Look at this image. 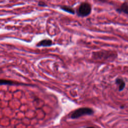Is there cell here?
<instances>
[{
  "instance_id": "6",
  "label": "cell",
  "mask_w": 128,
  "mask_h": 128,
  "mask_svg": "<svg viewBox=\"0 0 128 128\" xmlns=\"http://www.w3.org/2000/svg\"><path fill=\"white\" fill-rule=\"evenodd\" d=\"M116 10L118 12H123L127 14H128V3L124 2L123 3L120 8Z\"/></svg>"
},
{
  "instance_id": "7",
  "label": "cell",
  "mask_w": 128,
  "mask_h": 128,
  "mask_svg": "<svg viewBox=\"0 0 128 128\" xmlns=\"http://www.w3.org/2000/svg\"><path fill=\"white\" fill-rule=\"evenodd\" d=\"M0 85L2 84H6V85H20V83L14 82V81H12L10 80H3L1 79L0 80Z\"/></svg>"
},
{
  "instance_id": "9",
  "label": "cell",
  "mask_w": 128,
  "mask_h": 128,
  "mask_svg": "<svg viewBox=\"0 0 128 128\" xmlns=\"http://www.w3.org/2000/svg\"><path fill=\"white\" fill-rule=\"evenodd\" d=\"M94 128L90 126V127H87V128Z\"/></svg>"
},
{
  "instance_id": "4",
  "label": "cell",
  "mask_w": 128,
  "mask_h": 128,
  "mask_svg": "<svg viewBox=\"0 0 128 128\" xmlns=\"http://www.w3.org/2000/svg\"><path fill=\"white\" fill-rule=\"evenodd\" d=\"M60 8L62 10L66 12H68L70 14H74L76 13L75 10L74 9V8L69 6L63 5V6H60Z\"/></svg>"
},
{
  "instance_id": "1",
  "label": "cell",
  "mask_w": 128,
  "mask_h": 128,
  "mask_svg": "<svg viewBox=\"0 0 128 128\" xmlns=\"http://www.w3.org/2000/svg\"><path fill=\"white\" fill-rule=\"evenodd\" d=\"M92 11V6L90 3L84 2L80 4L76 10L78 16L84 17L88 16Z\"/></svg>"
},
{
  "instance_id": "5",
  "label": "cell",
  "mask_w": 128,
  "mask_h": 128,
  "mask_svg": "<svg viewBox=\"0 0 128 128\" xmlns=\"http://www.w3.org/2000/svg\"><path fill=\"white\" fill-rule=\"evenodd\" d=\"M116 84L118 86V90L119 91H122L124 90V88L125 87V82L122 79L120 78H117L115 80Z\"/></svg>"
},
{
  "instance_id": "3",
  "label": "cell",
  "mask_w": 128,
  "mask_h": 128,
  "mask_svg": "<svg viewBox=\"0 0 128 128\" xmlns=\"http://www.w3.org/2000/svg\"><path fill=\"white\" fill-rule=\"evenodd\" d=\"M53 44L52 41L48 38H46L38 42L36 46L38 47H40V46H44V47H48L52 46Z\"/></svg>"
},
{
  "instance_id": "8",
  "label": "cell",
  "mask_w": 128,
  "mask_h": 128,
  "mask_svg": "<svg viewBox=\"0 0 128 128\" xmlns=\"http://www.w3.org/2000/svg\"><path fill=\"white\" fill-rule=\"evenodd\" d=\"M38 6H46L47 4L44 2L40 1V2H38Z\"/></svg>"
},
{
  "instance_id": "2",
  "label": "cell",
  "mask_w": 128,
  "mask_h": 128,
  "mask_svg": "<svg viewBox=\"0 0 128 128\" xmlns=\"http://www.w3.org/2000/svg\"><path fill=\"white\" fill-rule=\"evenodd\" d=\"M94 110L91 108L87 107L80 108L72 112L70 115V118L73 119L78 118L83 116L92 115L94 114Z\"/></svg>"
}]
</instances>
